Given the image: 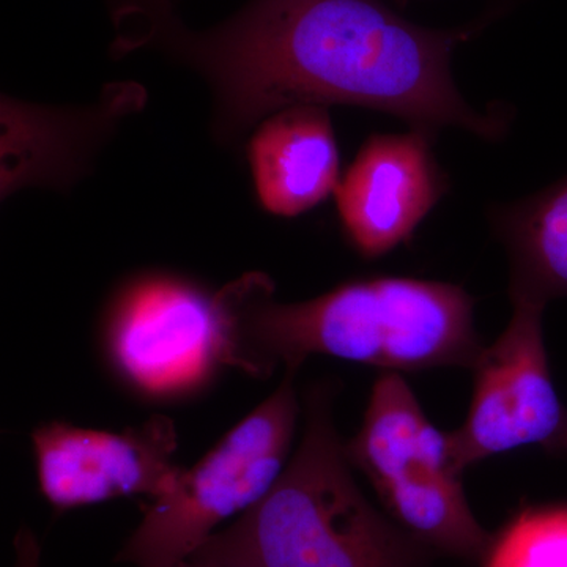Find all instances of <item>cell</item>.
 <instances>
[{
	"label": "cell",
	"mask_w": 567,
	"mask_h": 567,
	"mask_svg": "<svg viewBox=\"0 0 567 567\" xmlns=\"http://www.w3.org/2000/svg\"><path fill=\"white\" fill-rule=\"evenodd\" d=\"M122 51L158 48L208 80L223 133L298 104L385 112L435 136L457 126L499 141L503 110H473L457 91L451 55L473 31H434L385 0H252L233 20L193 32L162 0L117 10Z\"/></svg>",
	"instance_id": "1"
},
{
	"label": "cell",
	"mask_w": 567,
	"mask_h": 567,
	"mask_svg": "<svg viewBox=\"0 0 567 567\" xmlns=\"http://www.w3.org/2000/svg\"><path fill=\"white\" fill-rule=\"evenodd\" d=\"M237 315L238 371L267 379L279 365L338 358L383 372L475 365L484 349L475 301L456 284L372 276L330 292L281 303L268 276L227 284Z\"/></svg>",
	"instance_id": "2"
},
{
	"label": "cell",
	"mask_w": 567,
	"mask_h": 567,
	"mask_svg": "<svg viewBox=\"0 0 567 567\" xmlns=\"http://www.w3.org/2000/svg\"><path fill=\"white\" fill-rule=\"evenodd\" d=\"M334 388L305 394L300 445L271 491L194 561L233 567H417L420 548L361 492L336 431ZM421 546V544H420Z\"/></svg>",
	"instance_id": "3"
},
{
	"label": "cell",
	"mask_w": 567,
	"mask_h": 567,
	"mask_svg": "<svg viewBox=\"0 0 567 567\" xmlns=\"http://www.w3.org/2000/svg\"><path fill=\"white\" fill-rule=\"evenodd\" d=\"M237 315L229 287L212 292L169 271H145L111 295L100 350L123 390L155 405L181 404L238 369Z\"/></svg>",
	"instance_id": "4"
},
{
	"label": "cell",
	"mask_w": 567,
	"mask_h": 567,
	"mask_svg": "<svg viewBox=\"0 0 567 567\" xmlns=\"http://www.w3.org/2000/svg\"><path fill=\"white\" fill-rule=\"evenodd\" d=\"M346 453L388 517L417 544L451 557H486L495 537L470 507L450 432L429 420L401 374L383 372L377 379Z\"/></svg>",
	"instance_id": "5"
},
{
	"label": "cell",
	"mask_w": 567,
	"mask_h": 567,
	"mask_svg": "<svg viewBox=\"0 0 567 567\" xmlns=\"http://www.w3.org/2000/svg\"><path fill=\"white\" fill-rule=\"evenodd\" d=\"M281 383L208 451L174 486L153 499L115 561L174 567L189 559L227 518L259 503L290 461L300 416L295 377Z\"/></svg>",
	"instance_id": "6"
},
{
	"label": "cell",
	"mask_w": 567,
	"mask_h": 567,
	"mask_svg": "<svg viewBox=\"0 0 567 567\" xmlns=\"http://www.w3.org/2000/svg\"><path fill=\"white\" fill-rule=\"evenodd\" d=\"M513 316L473 365L464 424L450 432L458 472L522 447L567 456V406L558 395L544 341L547 305L511 295Z\"/></svg>",
	"instance_id": "7"
},
{
	"label": "cell",
	"mask_w": 567,
	"mask_h": 567,
	"mask_svg": "<svg viewBox=\"0 0 567 567\" xmlns=\"http://www.w3.org/2000/svg\"><path fill=\"white\" fill-rule=\"evenodd\" d=\"M32 447L41 494L58 511L118 496L153 502L174 486L183 470L175 462L177 429L164 415L123 432L51 421L32 432Z\"/></svg>",
	"instance_id": "8"
},
{
	"label": "cell",
	"mask_w": 567,
	"mask_h": 567,
	"mask_svg": "<svg viewBox=\"0 0 567 567\" xmlns=\"http://www.w3.org/2000/svg\"><path fill=\"white\" fill-rule=\"evenodd\" d=\"M432 137L420 130L374 134L339 181V221L365 259L385 256L410 240L450 188L432 152Z\"/></svg>",
	"instance_id": "9"
},
{
	"label": "cell",
	"mask_w": 567,
	"mask_h": 567,
	"mask_svg": "<svg viewBox=\"0 0 567 567\" xmlns=\"http://www.w3.org/2000/svg\"><path fill=\"white\" fill-rule=\"evenodd\" d=\"M248 159L257 199L271 215H303L339 185L338 141L324 106L268 115L249 141Z\"/></svg>",
	"instance_id": "10"
},
{
	"label": "cell",
	"mask_w": 567,
	"mask_h": 567,
	"mask_svg": "<svg viewBox=\"0 0 567 567\" xmlns=\"http://www.w3.org/2000/svg\"><path fill=\"white\" fill-rule=\"evenodd\" d=\"M488 218L509 256V295L544 305L567 298V175L525 199L496 205Z\"/></svg>",
	"instance_id": "11"
},
{
	"label": "cell",
	"mask_w": 567,
	"mask_h": 567,
	"mask_svg": "<svg viewBox=\"0 0 567 567\" xmlns=\"http://www.w3.org/2000/svg\"><path fill=\"white\" fill-rule=\"evenodd\" d=\"M92 122L76 115L39 110L29 104L2 103V192L28 183L55 182L73 171L81 142L89 141Z\"/></svg>",
	"instance_id": "12"
},
{
	"label": "cell",
	"mask_w": 567,
	"mask_h": 567,
	"mask_svg": "<svg viewBox=\"0 0 567 567\" xmlns=\"http://www.w3.org/2000/svg\"><path fill=\"white\" fill-rule=\"evenodd\" d=\"M483 559L484 567H567V506L522 511Z\"/></svg>",
	"instance_id": "13"
},
{
	"label": "cell",
	"mask_w": 567,
	"mask_h": 567,
	"mask_svg": "<svg viewBox=\"0 0 567 567\" xmlns=\"http://www.w3.org/2000/svg\"><path fill=\"white\" fill-rule=\"evenodd\" d=\"M13 567H41V546L39 537L31 528L21 527L14 535Z\"/></svg>",
	"instance_id": "14"
},
{
	"label": "cell",
	"mask_w": 567,
	"mask_h": 567,
	"mask_svg": "<svg viewBox=\"0 0 567 567\" xmlns=\"http://www.w3.org/2000/svg\"><path fill=\"white\" fill-rule=\"evenodd\" d=\"M174 567H233L223 565H212V563L194 561V559H185V561L178 563Z\"/></svg>",
	"instance_id": "15"
}]
</instances>
